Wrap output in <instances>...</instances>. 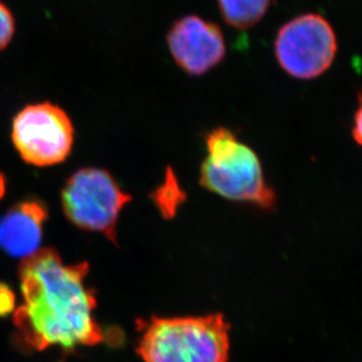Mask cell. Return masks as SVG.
<instances>
[{
  "label": "cell",
  "instance_id": "cell-1",
  "mask_svg": "<svg viewBox=\"0 0 362 362\" xmlns=\"http://www.w3.org/2000/svg\"><path fill=\"white\" fill-rule=\"evenodd\" d=\"M88 263L66 264L55 250H38L19 267L23 303L13 324L23 345L35 351L98 345L94 291L86 284Z\"/></svg>",
  "mask_w": 362,
  "mask_h": 362
},
{
  "label": "cell",
  "instance_id": "cell-2",
  "mask_svg": "<svg viewBox=\"0 0 362 362\" xmlns=\"http://www.w3.org/2000/svg\"><path fill=\"white\" fill-rule=\"evenodd\" d=\"M204 142L206 156L199 169L203 188L230 201L274 206L276 192L265 181L263 165L252 148L226 127L205 134Z\"/></svg>",
  "mask_w": 362,
  "mask_h": 362
},
{
  "label": "cell",
  "instance_id": "cell-3",
  "mask_svg": "<svg viewBox=\"0 0 362 362\" xmlns=\"http://www.w3.org/2000/svg\"><path fill=\"white\" fill-rule=\"evenodd\" d=\"M229 325L221 315L154 318L139 342L144 362H226Z\"/></svg>",
  "mask_w": 362,
  "mask_h": 362
},
{
  "label": "cell",
  "instance_id": "cell-4",
  "mask_svg": "<svg viewBox=\"0 0 362 362\" xmlns=\"http://www.w3.org/2000/svg\"><path fill=\"white\" fill-rule=\"evenodd\" d=\"M62 201L69 222L117 243V221L132 196L123 192L113 175L105 169L83 168L66 182Z\"/></svg>",
  "mask_w": 362,
  "mask_h": 362
},
{
  "label": "cell",
  "instance_id": "cell-5",
  "mask_svg": "<svg viewBox=\"0 0 362 362\" xmlns=\"http://www.w3.org/2000/svg\"><path fill=\"white\" fill-rule=\"evenodd\" d=\"M338 40L320 14L306 13L281 26L274 40L278 64L288 76L312 80L322 76L334 62Z\"/></svg>",
  "mask_w": 362,
  "mask_h": 362
},
{
  "label": "cell",
  "instance_id": "cell-6",
  "mask_svg": "<svg viewBox=\"0 0 362 362\" xmlns=\"http://www.w3.org/2000/svg\"><path fill=\"white\" fill-rule=\"evenodd\" d=\"M12 142L21 158L35 167H51L69 158L74 127L65 110L44 103L21 110L12 122Z\"/></svg>",
  "mask_w": 362,
  "mask_h": 362
},
{
  "label": "cell",
  "instance_id": "cell-7",
  "mask_svg": "<svg viewBox=\"0 0 362 362\" xmlns=\"http://www.w3.org/2000/svg\"><path fill=\"white\" fill-rule=\"evenodd\" d=\"M167 44L176 65L192 76H204L226 55L221 28L196 14L180 18L171 25Z\"/></svg>",
  "mask_w": 362,
  "mask_h": 362
},
{
  "label": "cell",
  "instance_id": "cell-8",
  "mask_svg": "<svg viewBox=\"0 0 362 362\" xmlns=\"http://www.w3.org/2000/svg\"><path fill=\"white\" fill-rule=\"evenodd\" d=\"M47 216L46 205L39 199H26L12 206L0 218V247L12 257L35 255Z\"/></svg>",
  "mask_w": 362,
  "mask_h": 362
},
{
  "label": "cell",
  "instance_id": "cell-9",
  "mask_svg": "<svg viewBox=\"0 0 362 362\" xmlns=\"http://www.w3.org/2000/svg\"><path fill=\"white\" fill-rule=\"evenodd\" d=\"M217 3L226 24L237 30H249L263 19L271 0H217Z\"/></svg>",
  "mask_w": 362,
  "mask_h": 362
},
{
  "label": "cell",
  "instance_id": "cell-10",
  "mask_svg": "<svg viewBox=\"0 0 362 362\" xmlns=\"http://www.w3.org/2000/svg\"><path fill=\"white\" fill-rule=\"evenodd\" d=\"M14 19L11 11L0 3V51L7 47L14 35Z\"/></svg>",
  "mask_w": 362,
  "mask_h": 362
},
{
  "label": "cell",
  "instance_id": "cell-11",
  "mask_svg": "<svg viewBox=\"0 0 362 362\" xmlns=\"http://www.w3.org/2000/svg\"><path fill=\"white\" fill-rule=\"evenodd\" d=\"M16 308L13 291L5 284L0 283V317L8 315Z\"/></svg>",
  "mask_w": 362,
  "mask_h": 362
},
{
  "label": "cell",
  "instance_id": "cell-12",
  "mask_svg": "<svg viewBox=\"0 0 362 362\" xmlns=\"http://www.w3.org/2000/svg\"><path fill=\"white\" fill-rule=\"evenodd\" d=\"M362 110L361 107H358V110H356V114H354V117H353V120H354V124L352 127V136L353 140L356 141V144H361V136H362Z\"/></svg>",
  "mask_w": 362,
  "mask_h": 362
}]
</instances>
